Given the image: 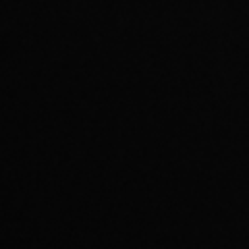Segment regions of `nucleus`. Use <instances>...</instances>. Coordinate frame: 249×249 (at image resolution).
<instances>
[]
</instances>
